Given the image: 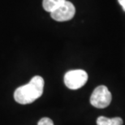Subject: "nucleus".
Here are the masks:
<instances>
[{
	"label": "nucleus",
	"mask_w": 125,
	"mask_h": 125,
	"mask_svg": "<svg viewBox=\"0 0 125 125\" xmlns=\"http://www.w3.org/2000/svg\"><path fill=\"white\" fill-rule=\"evenodd\" d=\"M44 80L42 76H35L27 84L22 85L16 89L14 98L16 102L26 105L33 102L43 94Z\"/></svg>",
	"instance_id": "f257e3e1"
},
{
	"label": "nucleus",
	"mask_w": 125,
	"mask_h": 125,
	"mask_svg": "<svg viewBox=\"0 0 125 125\" xmlns=\"http://www.w3.org/2000/svg\"><path fill=\"white\" fill-rule=\"evenodd\" d=\"M88 81V74L81 69L72 70L64 76V84L70 89H78L83 87Z\"/></svg>",
	"instance_id": "f03ea898"
},
{
	"label": "nucleus",
	"mask_w": 125,
	"mask_h": 125,
	"mask_svg": "<svg viewBox=\"0 0 125 125\" xmlns=\"http://www.w3.org/2000/svg\"><path fill=\"white\" fill-rule=\"evenodd\" d=\"M112 96L111 92L105 85H99L94 89L90 97V103L97 108H106L111 104Z\"/></svg>",
	"instance_id": "7ed1b4c3"
},
{
	"label": "nucleus",
	"mask_w": 125,
	"mask_h": 125,
	"mask_svg": "<svg viewBox=\"0 0 125 125\" xmlns=\"http://www.w3.org/2000/svg\"><path fill=\"white\" fill-rule=\"evenodd\" d=\"M75 13H76V8H75L74 5L71 2L66 0L61 6H59L57 9L51 12V16L54 21L63 22L72 20L73 18Z\"/></svg>",
	"instance_id": "20e7f679"
},
{
	"label": "nucleus",
	"mask_w": 125,
	"mask_h": 125,
	"mask_svg": "<svg viewBox=\"0 0 125 125\" xmlns=\"http://www.w3.org/2000/svg\"><path fill=\"white\" fill-rule=\"evenodd\" d=\"M124 121L120 117L109 119L105 116H99L97 119V125H123Z\"/></svg>",
	"instance_id": "39448f33"
},
{
	"label": "nucleus",
	"mask_w": 125,
	"mask_h": 125,
	"mask_svg": "<svg viewBox=\"0 0 125 125\" xmlns=\"http://www.w3.org/2000/svg\"><path fill=\"white\" fill-rule=\"evenodd\" d=\"M66 0H43L42 7L48 12H52L63 3Z\"/></svg>",
	"instance_id": "423d86ee"
},
{
	"label": "nucleus",
	"mask_w": 125,
	"mask_h": 125,
	"mask_svg": "<svg viewBox=\"0 0 125 125\" xmlns=\"http://www.w3.org/2000/svg\"><path fill=\"white\" fill-rule=\"evenodd\" d=\"M37 125H54V123L50 118L44 117V118H42L38 121Z\"/></svg>",
	"instance_id": "0eeeda50"
},
{
	"label": "nucleus",
	"mask_w": 125,
	"mask_h": 125,
	"mask_svg": "<svg viewBox=\"0 0 125 125\" xmlns=\"http://www.w3.org/2000/svg\"><path fill=\"white\" fill-rule=\"evenodd\" d=\"M118 1L119 2V4L122 6V7H123L124 11H125V0H118Z\"/></svg>",
	"instance_id": "6e6552de"
}]
</instances>
